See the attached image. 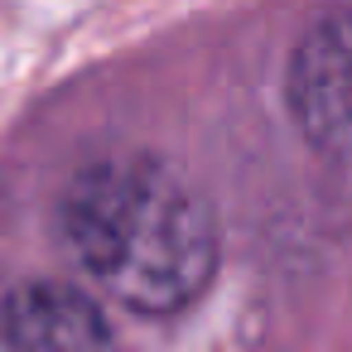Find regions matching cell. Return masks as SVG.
<instances>
[{"label": "cell", "instance_id": "cell-1", "mask_svg": "<svg viewBox=\"0 0 352 352\" xmlns=\"http://www.w3.org/2000/svg\"><path fill=\"white\" fill-rule=\"evenodd\" d=\"M63 236L92 285L135 314L184 309L217 265L208 203L150 160L87 169L63 198Z\"/></svg>", "mask_w": 352, "mask_h": 352}, {"label": "cell", "instance_id": "cell-2", "mask_svg": "<svg viewBox=\"0 0 352 352\" xmlns=\"http://www.w3.org/2000/svg\"><path fill=\"white\" fill-rule=\"evenodd\" d=\"M289 111L323 155L352 164V6L299 39L289 58Z\"/></svg>", "mask_w": 352, "mask_h": 352}, {"label": "cell", "instance_id": "cell-3", "mask_svg": "<svg viewBox=\"0 0 352 352\" xmlns=\"http://www.w3.org/2000/svg\"><path fill=\"white\" fill-rule=\"evenodd\" d=\"M0 352H116L92 299L63 285H25L0 304Z\"/></svg>", "mask_w": 352, "mask_h": 352}]
</instances>
